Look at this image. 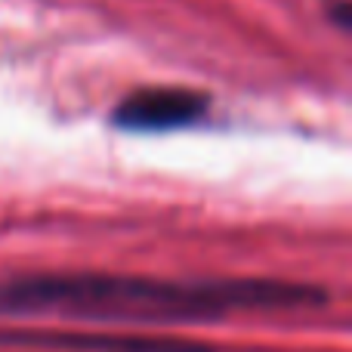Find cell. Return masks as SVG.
<instances>
[{
  "label": "cell",
  "instance_id": "6da1fadb",
  "mask_svg": "<svg viewBox=\"0 0 352 352\" xmlns=\"http://www.w3.org/2000/svg\"><path fill=\"white\" fill-rule=\"evenodd\" d=\"M331 294L281 278L164 281L111 272H31L0 285V316H62L115 324H188L232 312L318 309Z\"/></svg>",
  "mask_w": 352,
  "mask_h": 352
},
{
  "label": "cell",
  "instance_id": "7a4b0ae2",
  "mask_svg": "<svg viewBox=\"0 0 352 352\" xmlns=\"http://www.w3.org/2000/svg\"><path fill=\"white\" fill-rule=\"evenodd\" d=\"M0 346H37L65 352H217V346H210V343L188 340V337L53 328H0Z\"/></svg>",
  "mask_w": 352,
  "mask_h": 352
},
{
  "label": "cell",
  "instance_id": "3957f363",
  "mask_svg": "<svg viewBox=\"0 0 352 352\" xmlns=\"http://www.w3.org/2000/svg\"><path fill=\"white\" fill-rule=\"evenodd\" d=\"M210 109V96L179 87H155L127 96L115 109L111 121L121 130L133 133H164V130L192 127Z\"/></svg>",
  "mask_w": 352,
  "mask_h": 352
},
{
  "label": "cell",
  "instance_id": "277c9868",
  "mask_svg": "<svg viewBox=\"0 0 352 352\" xmlns=\"http://www.w3.org/2000/svg\"><path fill=\"white\" fill-rule=\"evenodd\" d=\"M331 16H334V22L340 25V28H349V22H352V10H349V0H337V3L331 6Z\"/></svg>",
  "mask_w": 352,
  "mask_h": 352
}]
</instances>
